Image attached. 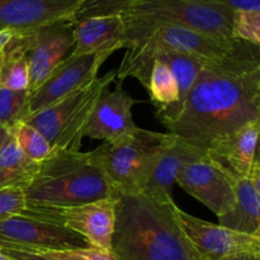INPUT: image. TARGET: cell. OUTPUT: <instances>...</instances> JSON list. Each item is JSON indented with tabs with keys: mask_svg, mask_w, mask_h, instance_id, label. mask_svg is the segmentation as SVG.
<instances>
[{
	"mask_svg": "<svg viewBox=\"0 0 260 260\" xmlns=\"http://www.w3.org/2000/svg\"><path fill=\"white\" fill-rule=\"evenodd\" d=\"M126 46L122 15L90 17L74 23V47L69 56L109 55Z\"/></svg>",
	"mask_w": 260,
	"mask_h": 260,
	"instance_id": "obj_18",
	"label": "cell"
},
{
	"mask_svg": "<svg viewBox=\"0 0 260 260\" xmlns=\"http://www.w3.org/2000/svg\"><path fill=\"white\" fill-rule=\"evenodd\" d=\"M25 212V198L23 188L10 187L0 189V218L23 216Z\"/></svg>",
	"mask_w": 260,
	"mask_h": 260,
	"instance_id": "obj_29",
	"label": "cell"
},
{
	"mask_svg": "<svg viewBox=\"0 0 260 260\" xmlns=\"http://www.w3.org/2000/svg\"><path fill=\"white\" fill-rule=\"evenodd\" d=\"M8 128L23 154L32 161L41 162L52 154V147L45 136L24 121L15 122Z\"/></svg>",
	"mask_w": 260,
	"mask_h": 260,
	"instance_id": "obj_24",
	"label": "cell"
},
{
	"mask_svg": "<svg viewBox=\"0 0 260 260\" xmlns=\"http://www.w3.org/2000/svg\"><path fill=\"white\" fill-rule=\"evenodd\" d=\"M116 80V70L96 78L85 88L70 94L48 108L27 117L25 123L45 136L52 150L80 151L84 129L104 89Z\"/></svg>",
	"mask_w": 260,
	"mask_h": 260,
	"instance_id": "obj_7",
	"label": "cell"
},
{
	"mask_svg": "<svg viewBox=\"0 0 260 260\" xmlns=\"http://www.w3.org/2000/svg\"><path fill=\"white\" fill-rule=\"evenodd\" d=\"M205 157H207L206 150L173 135L172 141L160 155L142 194L159 202L173 201V185L177 183V178L183 168Z\"/></svg>",
	"mask_w": 260,
	"mask_h": 260,
	"instance_id": "obj_17",
	"label": "cell"
},
{
	"mask_svg": "<svg viewBox=\"0 0 260 260\" xmlns=\"http://www.w3.org/2000/svg\"><path fill=\"white\" fill-rule=\"evenodd\" d=\"M203 2L221 5V7L230 9L231 12H236V10L260 12V0H203Z\"/></svg>",
	"mask_w": 260,
	"mask_h": 260,
	"instance_id": "obj_31",
	"label": "cell"
},
{
	"mask_svg": "<svg viewBox=\"0 0 260 260\" xmlns=\"http://www.w3.org/2000/svg\"><path fill=\"white\" fill-rule=\"evenodd\" d=\"M0 254L10 260H56L36 250L27 249H9L0 248Z\"/></svg>",
	"mask_w": 260,
	"mask_h": 260,
	"instance_id": "obj_30",
	"label": "cell"
},
{
	"mask_svg": "<svg viewBox=\"0 0 260 260\" xmlns=\"http://www.w3.org/2000/svg\"><path fill=\"white\" fill-rule=\"evenodd\" d=\"M233 40L260 46V12L255 10H236L233 13L231 24Z\"/></svg>",
	"mask_w": 260,
	"mask_h": 260,
	"instance_id": "obj_27",
	"label": "cell"
},
{
	"mask_svg": "<svg viewBox=\"0 0 260 260\" xmlns=\"http://www.w3.org/2000/svg\"><path fill=\"white\" fill-rule=\"evenodd\" d=\"M29 35L15 33L3 47L0 66V88L15 91L28 90L29 88V68H28V45Z\"/></svg>",
	"mask_w": 260,
	"mask_h": 260,
	"instance_id": "obj_20",
	"label": "cell"
},
{
	"mask_svg": "<svg viewBox=\"0 0 260 260\" xmlns=\"http://www.w3.org/2000/svg\"><path fill=\"white\" fill-rule=\"evenodd\" d=\"M25 212L38 217L46 212L75 207L114 196L91 152L55 149L38 164L37 170L23 188Z\"/></svg>",
	"mask_w": 260,
	"mask_h": 260,
	"instance_id": "obj_3",
	"label": "cell"
},
{
	"mask_svg": "<svg viewBox=\"0 0 260 260\" xmlns=\"http://www.w3.org/2000/svg\"><path fill=\"white\" fill-rule=\"evenodd\" d=\"M112 251L119 260H206L189 240L174 201L142 193H114Z\"/></svg>",
	"mask_w": 260,
	"mask_h": 260,
	"instance_id": "obj_2",
	"label": "cell"
},
{
	"mask_svg": "<svg viewBox=\"0 0 260 260\" xmlns=\"http://www.w3.org/2000/svg\"><path fill=\"white\" fill-rule=\"evenodd\" d=\"M40 162L28 159L18 146L12 134H8L0 149V189L24 188L37 170Z\"/></svg>",
	"mask_w": 260,
	"mask_h": 260,
	"instance_id": "obj_21",
	"label": "cell"
},
{
	"mask_svg": "<svg viewBox=\"0 0 260 260\" xmlns=\"http://www.w3.org/2000/svg\"><path fill=\"white\" fill-rule=\"evenodd\" d=\"M2 58H3V48L0 50V66H2Z\"/></svg>",
	"mask_w": 260,
	"mask_h": 260,
	"instance_id": "obj_35",
	"label": "cell"
},
{
	"mask_svg": "<svg viewBox=\"0 0 260 260\" xmlns=\"http://www.w3.org/2000/svg\"><path fill=\"white\" fill-rule=\"evenodd\" d=\"M8 134H9V128H8V127H4V126H0V149H2L5 139H7Z\"/></svg>",
	"mask_w": 260,
	"mask_h": 260,
	"instance_id": "obj_34",
	"label": "cell"
},
{
	"mask_svg": "<svg viewBox=\"0 0 260 260\" xmlns=\"http://www.w3.org/2000/svg\"><path fill=\"white\" fill-rule=\"evenodd\" d=\"M231 42L189 28L157 25L126 48V55L116 69V80L122 83L129 76L137 79L146 89L151 66L160 52L172 51L192 56L203 62H211L225 56L230 50Z\"/></svg>",
	"mask_w": 260,
	"mask_h": 260,
	"instance_id": "obj_5",
	"label": "cell"
},
{
	"mask_svg": "<svg viewBox=\"0 0 260 260\" xmlns=\"http://www.w3.org/2000/svg\"><path fill=\"white\" fill-rule=\"evenodd\" d=\"M141 0H83L71 17V22L103 15H122L128 8Z\"/></svg>",
	"mask_w": 260,
	"mask_h": 260,
	"instance_id": "obj_25",
	"label": "cell"
},
{
	"mask_svg": "<svg viewBox=\"0 0 260 260\" xmlns=\"http://www.w3.org/2000/svg\"><path fill=\"white\" fill-rule=\"evenodd\" d=\"M12 35L13 33H9V32H0V50H2L8 42H9Z\"/></svg>",
	"mask_w": 260,
	"mask_h": 260,
	"instance_id": "obj_33",
	"label": "cell"
},
{
	"mask_svg": "<svg viewBox=\"0 0 260 260\" xmlns=\"http://www.w3.org/2000/svg\"><path fill=\"white\" fill-rule=\"evenodd\" d=\"M146 90L150 94V102L156 107V118L164 123L177 107L179 91L172 71L161 61L155 60L152 63Z\"/></svg>",
	"mask_w": 260,
	"mask_h": 260,
	"instance_id": "obj_22",
	"label": "cell"
},
{
	"mask_svg": "<svg viewBox=\"0 0 260 260\" xmlns=\"http://www.w3.org/2000/svg\"><path fill=\"white\" fill-rule=\"evenodd\" d=\"M29 91L0 88V126L9 127L25 117Z\"/></svg>",
	"mask_w": 260,
	"mask_h": 260,
	"instance_id": "obj_26",
	"label": "cell"
},
{
	"mask_svg": "<svg viewBox=\"0 0 260 260\" xmlns=\"http://www.w3.org/2000/svg\"><path fill=\"white\" fill-rule=\"evenodd\" d=\"M37 251V250H36ZM56 260H119L112 250H103L95 246L69 249V250H46L40 251Z\"/></svg>",
	"mask_w": 260,
	"mask_h": 260,
	"instance_id": "obj_28",
	"label": "cell"
},
{
	"mask_svg": "<svg viewBox=\"0 0 260 260\" xmlns=\"http://www.w3.org/2000/svg\"><path fill=\"white\" fill-rule=\"evenodd\" d=\"M177 183L217 217L235 205L236 179L208 156L185 165Z\"/></svg>",
	"mask_w": 260,
	"mask_h": 260,
	"instance_id": "obj_11",
	"label": "cell"
},
{
	"mask_svg": "<svg viewBox=\"0 0 260 260\" xmlns=\"http://www.w3.org/2000/svg\"><path fill=\"white\" fill-rule=\"evenodd\" d=\"M83 0H0V32L27 33L71 19Z\"/></svg>",
	"mask_w": 260,
	"mask_h": 260,
	"instance_id": "obj_14",
	"label": "cell"
},
{
	"mask_svg": "<svg viewBox=\"0 0 260 260\" xmlns=\"http://www.w3.org/2000/svg\"><path fill=\"white\" fill-rule=\"evenodd\" d=\"M260 46L233 40L229 52L206 62L169 134L207 150L212 142L260 119Z\"/></svg>",
	"mask_w": 260,
	"mask_h": 260,
	"instance_id": "obj_1",
	"label": "cell"
},
{
	"mask_svg": "<svg viewBox=\"0 0 260 260\" xmlns=\"http://www.w3.org/2000/svg\"><path fill=\"white\" fill-rule=\"evenodd\" d=\"M36 218L61 225L79 234L88 241L89 245L103 250H112L116 220L114 197L46 212Z\"/></svg>",
	"mask_w": 260,
	"mask_h": 260,
	"instance_id": "obj_12",
	"label": "cell"
},
{
	"mask_svg": "<svg viewBox=\"0 0 260 260\" xmlns=\"http://www.w3.org/2000/svg\"><path fill=\"white\" fill-rule=\"evenodd\" d=\"M218 225L248 235L260 236V162H254L248 177L236 179L235 205L220 216Z\"/></svg>",
	"mask_w": 260,
	"mask_h": 260,
	"instance_id": "obj_19",
	"label": "cell"
},
{
	"mask_svg": "<svg viewBox=\"0 0 260 260\" xmlns=\"http://www.w3.org/2000/svg\"><path fill=\"white\" fill-rule=\"evenodd\" d=\"M108 57L109 55L68 56L51 75L29 94L24 119L93 83L98 78L99 69Z\"/></svg>",
	"mask_w": 260,
	"mask_h": 260,
	"instance_id": "obj_8",
	"label": "cell"
},
{
	"mask_svg": "<svg viewBox=\"0 0 260 260\" xmlns=\"http://www.w3.org/2000/svg\"><path fill=\"white\" fill-rule=\"evenodd\" d=\"M233 13L203 0H141L122 14L126 24V46L157 25H178L222 41H233Z\"/></svg>",
	"mask_w": 260,
	"mask_h": 260,
	"instance_id": "obj_4",
	"label": "cell"
},
{
	"mask_svg": "<svg viewBox=\"0 0 260 260\" xmlns=\"http://www.w3.org/2000/svg\"><path fill=\"white\" fill-rule=\"evenodd\" d=\"M0 260H10V259L5 258V256H4V255H2V254H0Z\"/></svg>",
	"mask_w": 260,
	"mask_h": 260,
	"instance_id": "obj_36",
	"label": "cell"
},
{
	"mask_svg": "<svg viewBox=\"0 0 260 260\" xmlns=\"http://www.w3.org/2000/svg\"><path fill=\"white\" fill-rule=\"evenodd\" d=\"M172 139L169 132L137 127L131 134L113 142H103L90 152L114 193H142Z\"/></svg>",
	"mask_w": 260,
	"mask_h": 260,
	"instance_id": "obj_6",
	"label": "cell"
},
{
	"mask_svg": "<svg viewBox=\"0 0 260 260\" xmlns=\"http://www.w3.org/2000/svg\"><path fill=\"white\" fill-rule=\"evenodd\" d=\"M226 260H260V254H245V255H239Z\"/></svg>",
	"mask_w": 260,
	"mask_h": 260,
	"instance_id": "obj_32",
	"label": "cell"
},
{
	"mask_svg": "<svg viewBox=\"0 0 260 260\" xmlns=\"http://www.w3.org/2000/svg\"><path fill=\"white\" fill-rule=\"evenodd\" d=\"M86 246L83 236L61 225L28 216L0 218V248L46 251Z\"/></svg>",
	"mask_w": 260,
	"mask_h": 260,
	"instance_id": "obj_9",
	"label": "cell"
},
{
	"mask_svg": "<svg viewBox=\"0 0 260 260\" xmlns=\"http://www.w3.org/2000/svg\"><path fill=\"white\" fill-rule=\"evenodd\" d=\"M155 60L161 61V62H164L165 65L169 68L173 76H174L175 81H177L178 91H179V101H178L177 107H175L172 116H170L164 123H161L162 126H164V124L173 121V119L177 117V114L179 113L185 98H187L190 89L194 85L196 79H197L198 74L201 73V70H202L203 65H205L206 62H203V61L198 60V58L196 57H192V56H187L178 52H172V51L160 52L159 55H156Z\"/></svg>",
	"mask_w": 260,
	"mask_h": 260,
	"instance_id": "obj_23",
	"label": "cell"
},
{
	"mask_svg": "<svg viewBox=\"0 0 260 260\" xmlns=\"http://www.w3.org/2000/svg\"><path fill=\"white\" fill-rule=\"evenodd\" d=\"M140 101L123 90L122 83L114 90L104 89L84 129V137L103 142H113L131 134L137 126L132 118V108Z\"/></svg>",
	"mask_w": 260,
	"mask_h": 260,
	"instance_id": "obj_15",
	"label": "cell"
},
{
	"mask_svg": "<svg viewBox=\"0 0 260 260\" xmlns=\"http://www.w3.org/2000/svg\"><path fill=\"white\" fill-rule=\"evenodd\" d=\"M259 132L260 119L216 140L206 150L208 159L220 165L235 179L248 177L258 159Z\"/></svg>",
	"mask_w": 260,
	"mask_h": 260,
	"instance_id": "obj_16",
	"label": "cell"
},
{
	"mask_svg": "<svg viewBox=\"0 0 260 260\" xmlns=\"http://www.w3.org/2000/svg\"><path fill=\"white\" fill-rule=\"evenodd\" d=\"M73 47L74 23L70 19L58 20L30 32L27 53L29 94L70 55Z\"/></svg>",
	"mask_w": 260,
	"mask_h": 260,
	"instance_id": "obj_13",
	"label": "cell"
},
{
	"mask_svg": "<svg viewBox=\"0 0 260 260\" xmlns=\"http://www.w3.org/2000/svg\"><path fill=\"white\" fill-rule=\"evenodd\" d=\"M178 217L184 233L206 260H226L245 254H260V236L207 222L179 207Z\"/></svg>",
	"mask_w": 260,
	"mask_h": 260,
	"instance_id": "obj_10",
	"label": "cell"
}]
</instances>
